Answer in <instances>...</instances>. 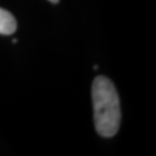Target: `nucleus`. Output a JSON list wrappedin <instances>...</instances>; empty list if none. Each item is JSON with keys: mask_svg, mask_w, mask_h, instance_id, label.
<instances>
[{"mask_svg": "<svg viewBox=\"0 0 156 156\" xmlns=\"http://www.w3.org/2000/svg\"><path fill=\"white\" fill-rule=\"evenodd\" d=\"M49 1H51L52 3H58L59 0H49Z\"/></svg>", "mask_w": 156, "mask_h": 156, "instance_id": "obj_3", "label": "nucleus"}, {"mask_svg": "<svg viewBox=\"0 0 156 156\" xmlns=\"http://www.w3.org/2000/svg\"><path fill=\"white\" fill-rule=\"evenodd\" d=\"M91 94L96 131L107 138L115 136L121 124V108L114 83L107 77L98 76L93 80Z\"/></svg>", "mask_w": 156, "mask_h": 156, "instance_id": "obj_1", "label": "nucleus"}, {"mask_svg": "<svg viewBox=\"0 0 156 156\" xmlns=\"http://www.w3.org/2000/svg\"><path fill=\"white\" fill-rule=\"evenodd\" d=\"M16 30V20L10 12L0 8V35H12Z\"/></svg>", "mask_w": 156, "mask_h": 156, "instance_id": "obj_2", "label": "nucleus"}]
</instances>
